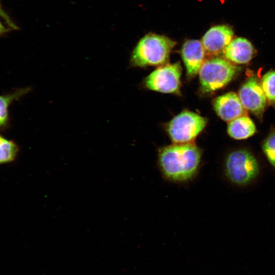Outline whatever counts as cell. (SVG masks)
<instances>
[{
    "label": "cell",
    "instance_id": "obj_1",
    "mask_svg": "<svg viewBox=\"0 0 275 275\" xmlns=\"http://www.w3.org/2000/svg\"><path fill=\"white\" fill-rule=\"evenodd\" d=\"M202 150L193 143H174L160 148L157 164L166 180L184 183L197 176L202 164Z\"/></svg>",
    "mask_w": 275,
    "mask_h": 275
},
{
    "label": "cell",
    "instance_id": "obj_2",
    "mask_svg": "<svg viewBox=\"0 0 275 275\" xmlns=\"http://www.w3.org/2000/svg\"><path fill=\"white\" fill-rule=\"evenodd\" d=\"M176 44L175 41L166 36L148 34L139 41L133 50L131 64L141 67L164 65Z\"/></svg>",
    "mask_w": 275,
    "mask_h": 275
},
{
    "label": "cell",
    "instance_id": "obj_3",
    "mask_svg": "<svg viewBox=\"0 0 275 275\" xmlns=\"http://www.w3.org/2000/svg\"><path fill=\"white\" fill-rule=\"evenodd\" d=\"M223 171L225 176L231 183L238 186H245L259 177L260 166L251 151L239 149L230 152L226 156Z\"/></svg>",
    "mask_w": 275,
    "mask_h": 275
},
{
    "label": "cell",
    "instance_id": "obj_4",
    "mask_svg": "<svg viewBox=\"0 0 275 275\" xmlns=\"http://www.w3.org/2000/svg\"><path fill=\"white\" fill-rule=\"evenodd\" d=\"M238 70L236 66L225 59L216 57L204 61L199 71L201 90L210 93L224 87Z\"/></svg>",
    "mask_w": 275,
    "mask_h": 275
},
{
    "label": "cell",
    "instance_id": "obj_5",
    "mask_svg": "<svg viewBox=\"0 0 275 275\" xmlns=\"http://www.w3.org/2000/svg\"><path fill=\"white\" fill-rule=\"evenodd\" d=\"M207 122L206 118L186 110L170 121L167 131L174 143H190L204 129Z\"/></svg>",
    "mask_w": 275,
    "mask_h": 275
},
{
    "label": "cell",
    "instance_id": "obj_6",
    "mask_svg": "<svg viewBox=\"0 0 275 275\" xmlns=\"http://www.w3.org/2000/svg\"><path fill=\"white\" fill-rule=\"evenodd\" d=\"M181 71L179 62L160 66L145 78V86L148 89L161 93H178Z\"/></svg>",
    "mask_w": 275,
    "mask_h": 275
},
{
    "label": "cell",
    "instance_id": "obj_7",
    "mask_svg": "<svg viewBox=\"0 0 275 275\" xmlns=\"http://www.w3.org/2000/svg\"><path fill=\"white\" fill-rule=\"evenodd\" d=\"M238 96L245 109L260 117L265 108L267 99L261 84L255 77H250L240 88Z\"/></svg>",
    "mask_w": 275,
    "mask_h": 275
},
{
    "label": "cell",
    "instance_id": "obj_8",
    "mask_svg": "<svg viewBox=\"0 0 275 275\" xmlns=\"http://www.w3.org/2000/svg\"><path fill=\"white\" fill-rule=\"evenodd\" d=\"M233 36L234 32L229 26L217 25L206 32L201 42L206 52L211 56H217L223 52Z\"/></svg>",
    "mask_w": 275,
    "mask_h": 275
},
{
    "label": "cell",
    "instance_id": "obj_9",
    "mask_svg": "<svg viewBox=\"0 0 275 275\" xmlns=\"http://www.w3.org/2000/svg\"><path fill=\"white\" fill-rule=\"evenodd\" d=\"M214 110L222 120L230 122L237 118L246 115L238 95L228 92L216 97L213 102Z\"/></svg>",
    "mask_w": 275,
    "mask_h": 275
},
{
    "label": "cell",
    "instance_id": "obj_10",
    "mask_svg": "<svg viewBox=\"0 0 275 275\" xmlns=\"http://www.w3.org/2000/svg\"><path fill=\"white\" fill-rule=\"evenodd\" d=\"M181 53L188 77H194L199 73L204 62L206 52L202 42L198 40H187L183 44Z\"/></svg>",
    "mask_w": 275,
    "mask_h": 275
},
{
    "label": "cell",
    "instance_id": "obj_11",
    "mask_svg": "<svg viewBox=\"0 0 275 275\" xmlns=\"http://www.w3.org/2000/svg\"><path fill=\"white\" fill-rule=\"evenodd\" d=\"M223 53L226 59L231 63L243 64L252 60L255 50L247 39L237 37L231 40Z\"/></svg>",
    "mask_w": 275,
    "mask_h": 275
},
{
    "label": "cell",
    "instance_id": "obj_12",
    "mask_svg": "<svg viewBox=\"0 0 275 275\" xmlns=\"http://www.w3.org/2000/svg\"><path fill=\"white\" fill-rule=\"evenodd\" d=\"M256 131L253 121L246 115L237 118L228 124L227 132L232 138L245 140L253 136Z\"/></svg>",
    "mask_w": 275,
    "mask_h": 275
},
{
    "label": "cell",
    "instance_id": "obj_13",
    "mask_svg": "<svg viewBox=\"0 0 275 275\" xmlns=\"http://www.w3.org/2000/svg\"><path fill=\"white\" fill-rule=\"evenodd\" d=\"M261 85L270 104H275V71H269L262 77Z\"/></svg>",
    "mask_w": 275,
    "mask_h": 275
},
{
    "label": "cell",
    "instance_id": "obj_14",
    "mask_svg": "<svg viewBox=\"0 0 275 275\" xmlns=\"http://www.w3.org/2000/svg\"><path fill=\"white\" fill-rule=\"evenodd\" d=\"M18 151L16 145L0 136V163L12 161Z\"/></svg>",
    "mask_w": 275,
    "mask_h": 275
},
{
    "label": "cell",
    "instance_id": "obj_15",
    "mask_svg": "<svg viewBox=\"0 0 275 275\" xmlns=\"http://www.w3.org/2000/svg\"><path fill=\"white\" fill-rule=\"evenodd\" d=\"M26 91L27 90H22L12 94L0 96V126L5 124L7 121L8 108L10 104Z\"/></svg>",
    "mask_w": 275,
    "mask_h": 275
},
{
    "label": "cell",
    "instance_id": "obj_16",
    "mask_svg": "<svg viewBox=\"0 0 275 275\" xmlns=\"http://www.w3.org/2000/svg\"><path fill=\"white\" fill-rule=\"evenodd\" d=\"M261 147L268 162L275 169V132L270 133L267 136Z\"/></svg>",
    "mask_w": 275,
    "mask_h": 275
},
{
    "label": "cell",
    "instance_id": "obj_17",
    "mask_svg": "<svg viewBox=\"0 0 275 275\" xmlns=\"http://www.w3.org/2000/svg\"><path fill=\"white\" fill-rule=\"evenodd\" d=\"M0 16L3 18L5 21L7 23L8 26L14 30L18 29V27L11 20L9 15L6 13V12L3 9L1 3H0Z\"/></svg>",
    "mask_w": 275,
    "mask_h": 275
},
{
    "label": "cell",
    "instance_id": "obj_18",
    "mask_svg": "<svg viewBox=\"0 0 275 275\" xmlns=\"http://www.w3.org/2000/svg\"><path fill=\"white\" fill-rule=\"evenodd\" d=\"M9 31V30L6 28L0 21V35Z\"/></svg>",
    "mask_w": 275,
    "mask_h": 275
}]
</instances>
